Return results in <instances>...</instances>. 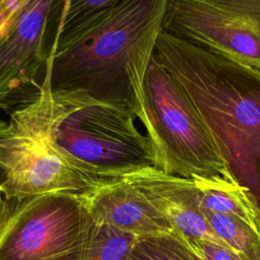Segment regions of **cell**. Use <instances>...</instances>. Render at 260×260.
Wrapping results in <instances>:
<instances>
[{
    "mask_svg": "<svg viewBox=\"0 0 260 260\" xmlns=\"http://www.w3.org/2000/svg\"><path fill=\"white\" fill-rule=\"evenodd\" d=\"M168 1L121 0L109 19L77 46L55 55L52 44L54 100L110 105L129 112L146 128L144 79Z\"/></svg>",
    "mask_w": 260,
    "mask_h": 260,
    "instance_id": "1",
    "label": "cell"
},
{
    "mask_svg": "<svg viewBox=\"0 0 260 260\" xmlns=\"http://www.w3.org/2000/svg\"><path fill=\"white\" fill-rule=\"evenodd\" d=\"M153 58L188 92L233 182L260 211V72L165 30Z\"/></svg>",
    "mask_w": 260,
    "mask_h": 260,
    "instance_id": "2",
    "label": "cell"
},
{
    "mask_svg": "<svg viewBox=\"0 0 260 260\" xmlns=\"http://www.w3.org/2000/svg\"><path fill=\"white\" fill-rule=\"evenodd\" d=\"M51 59L52 50L39 95L11 112L0 140V191L6 199L81 194L104 181L56 140L59 106L51 88Z\"/></svg>",
    "mask_w": 260,
    "mask_h": 260,
    "instance_id": "3",
    "label": "cell"
},
{
    "mask_svg": "<svg viewBox=\"0 0 260 260\" xmlns=\"http://www.w3.org/2000/svg\"><path fill=\"white\" fill-rule=\"evenodd\" d=\"M143 88L145 131L155 151V168L191 180L216 176L232 180L190 95L153 56Z\"/></svg>",
    "mask_w": 260,
    "mask_h": 260,
    "instance_id": "4",
    "label": "cell"
},
{
    "mask_svg": "<svg viewBox=\"0 0 260 260\" xmlns=\"http://www.w3.org/2000/svg\"><path fill=\"white\" fill-rule=\"evenodd\" d=\"M57 104V142L102 179L121 178L156 167L154 148L137 129L136 119L129 112L101 103Z\"/></svg>",
    "mask_w": 260,
    "mask_h": 260,
    "instance_id": "5",
    "label": "cell"
},
{
    "mask_svg": "<svg viewBox=\"0 0 260 260\" xmlns=\"http://www.w3.org/2000/svg\"><path fill=\"white\" fill-rule=\"evenodd\" d=\"M0 260H83L90 214L77 194L8 199Z\"/></svg>",
    "mask_w": 260,
    "mask_h": 260,
    "instance_id": "6",
    "label": "cell"
},
{
    "mask_svg": "<svg viewBox=\"0 0 260 260\" xmlns=\"http://www.w3.org/2000/svg\"><path fill=\"white\" fill-rule=\"evenodd\" d=\"M162 30L260 72V0H169Z\"/></svg>",
    "mask_w": 260,
    "mask_h": 260,
    "instance_id": "7",
    "label": "cell"
},
{
    "mask_svg": "<svg viewBox=\"0 0 260 260\" xmlns=\"http://www.w3.org/2000/svg\"><path fill=\"white\" fill-rule=\"evenodd\" d=\"M55 1L25 0L0 36V108L22 106L37 99L50 55L49 25Z\"/></svg>",
    "mask_w": 260,
    "mask_h": 260,
    "instance_id": "8",
    "label": "cell"
},
{
    "mask_svg": "<svg viewBox=\"0 0 260 260\" xmlns=\"http://www.w3.org/2000/svg\"><path fill=\"white\" fill-rule=\"evenodd\" d=\"M121 178L144 194L191 253L201 241L230 248L205 219L193 180L167 174L155 167H146Z\"/></svg>",
    "mask_w": 260,
    "mask_h": 260,
    "instance_id": "9",
    "label": "cell"
},
{
    "mask_svg": "<svg viewBox=\"0 0 260 260\" xmlns=\"http://www.w3.org/2000/svg\"><path fill=\"white\" fill-rule=\"evenodd\" d=\"M77 195L95 222L110 224L137 238L174 232L144 194L123 178L104 180Z\"/></svg>",
    "mask_w": 260,
    "mask_h": 260,
    "instance_id": "10",
    "label": "cell"
},
{
    "mask_svg": "<svg viewBox=\"0 0 260 260\" xmlns=\"http://www.w3.org/2000/svg\"><path fill=\"white\" fill-rule=\"evenodd\" d=\"M120 3L121 0L60 1L58 22L52 40L55 55L86 40L109 19Z\"/></svg>",
    "mask_w": 260,
    "mask_h": 260,
    "instance_id": "11",
    "label": "cell"
},
{
    "mask_svg": "<svg viewBox=\"0 0 260 260\" xmlns=\"http://www.w3.org/2000/svg\"><path fill=\"white\" fill-rule=\"evenodd\" d=\"M192 180L201 209L237 217L260 236V211L246 188L220 176L195 177Z\"/></svg>",
    "mask_w": 260,
    "mask_h": 260,
    "instance_id": "12",
    "label": "cell"
},
{
    "mask_svg": "<svg viewBox=\"0 0 260 260\" xmlns=\"http://www.w3.org/2000/svg\"><path fill=\"white\" fill-rule=\"evenodd\" d=\"M213 232L243 260H260V236L243 220L201 209Z\"/></svg>",
    "mask_w": 260,
    "mask_h": 260,
    "instance_id": "13",
    "label": "cell"
},
{
    "mask_svg": "<svg viewBox=\"0 0 260 260\" xmlns=\"http://www.w3.org/2000/svg\"><path fill=\"white\" fill-rule=\"evenodd\" d=\"M137 237L92 220L83 260H126Z\"/></svg>",
    "mask_w": 260,
    "mask_h": 260,
    "instance_id": "14",
    "label": "cell"
},
{
    "mask_svg": "<svg viewBox=\"0 0 260 260\" xmlns=\"http://www.w3.org/2000/svg\"><path fill=\"white\" fill-rule=\"evenodd\" d=\"M126 260H195L186 245L174 233L137 238Z\"/></svg>",
    "mask_w": 260,
    "mask_h": 260,
    "instance_id": "15",
    "label": "cell"
},
{
    "mask_svg": "<svg viewBox=\"0 0 260 260\" xmlns=\"http://www.w3.org/2000/svg\"><path fill=\"white\" fill-rule=\"evenodd\" d=\"M192 254L195 260H243L233 249L208 241L199 242Z\"/></svg>",
    "mask_w": 260,
    "mask_h": 260,
    "instance_id": "16",
    "label": "cell"
},
{
    "mask_svg": "<svg viewBox=\"0 0 260 260\" xmlns=\"http://www.w3.org/2000/svg\"><path fill=\"white\" fill-rule=\"evenodd\" d=\"M25 0H0V36L11 24Z\"/></svg>",
    "mask_w": 260,
    "mask_h": 260,
    "instance_id": "17",
    "label": "cell"
},
{
    "mask_svg": "<svg viewBox=\"0 0 260 260\" xmlns=\"http://www.w3.org/2000/svg\"><path fill=\"white\" fill-rule=\"evenodd\" d=\"M8 206H9V200L6 199L0 191V229H1V226L4 222V219L6 217Z\"/></svg>",
    "mask_w": 260,
    "mask_h": 260,
    "instance_id": "18",
    "label": "cell"
},
{
    "mask_svg": "<svg viewBox=\"0 0 260 260\" xmlns=\"http://www.w3.org/2000/svg\"><path fill=\"white\" fill-rule=\"evenodd\" d=\"M6 131H7V122L0 119V140L6 134Z\"/></svg>",
    "mask_w": 260,
    "mask_h": 260,
    "instance_id": "19",
    "label": "cell"
}]
</instances>
